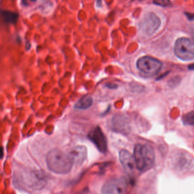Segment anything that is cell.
Listing matches in <instances>:
<instances>
[{
    "label": "cell",
    "instance_id": "1",
    "mask_svg": "<svg viewBox=\"0 0 194 194\" xmlns=\"http://www.w3.org/2000/svg\"><path fill=\"white\" fill-rule=\"evenodd\" d=\"M46 163L49 170L58 174H65L71 170L73 160L70 154L58 149L50 151L46 156Z\"/></svg>",
    "mask_w": 194,
    "mask_h": 194
},
{
    "label": "cell",
    "instance_id": "2",
    "mask_svg": "<svg viewBox=\"0 0 194 194\" xmlns=\"http://www.w3.org/2000/svg\"><path fill=\"white\" fill-rule=\"evenodd\" d=\"M134 158L137 169L141 172L149 170L155 163L153 148L147 144H138L134 149Z\"/></svg>",
    "mask_w": 194,
    "mask_h": 194
},
{
    "label": "cell",
    "instance_id": "3",
    "mask_svg": "<svg viewBox=\"0 0 194 194\" xmlns=\"http://www.w3.org/2000/svg\"><path fill=\"white\" fill-rule=\"evenodd\" d=\"M174 51L175 55L183 61L194 59V41L182 38L178 39L175 44Z\"/></svg>",
    "mask_w": 194,
    "mask_h": 194
},
{
    "label": "cell",
    "instance_id": "4",
    "mask_svg": "<svg viewBox=\"0 0 194 194\" xmlns=\"http://www.w3.org/2000/svg\"><path fill=\"white\" fill-rule=\"evenodd\" d=\"M162 64L159 60L149 56L142 57L138 60L137 67L145 75H155L162 68Z\"/></svg>",
    "mask_w": 194,
    "mask_h": 194
},
{
    "label": "cell",
    "instance_id": "5",
    "mask_svg": "<svg viewBox=\"0 0 194 194\" xmlns=\"http://www.w3.org/2000/svg\"><path fill=\"white\" fill-rule=\"evenodd\" d=\"M128 187L127 181L124 177L110 179L105 183L101 194H125Z\"/></svg>",
    "mask_w": 194,
    "mask_h": 194
},
{
    "label": "cell",
    "instance_id": "6",
    "mask_svg": "<svg viewBox=\"0 0 194 194\" xmlns=\"http://www.w3.org/2000/svg\"><path fill=\"white\" fill-rule=\"evenodd\" d=\"M160 24L159 18L155 14L151 13L144 17L140 24V28L144 34L151 35L157 30Z\"/></svg>",
    "mask_w": 194,
    "mask_h": 194
},
{
    "label": "cell",
    "instance_id": "7",
    "mask_svg": "<svg viewBox=\"0 0 194 194\" xmlns=\"http://www.w3.org/2000/svg\"><path fill=\"white\" fill-rule=\"evenodd\" d=\"M88 137L99 151L105 153L107 151V140L100 127L97 126L94 128L88 133Z\"/></svg>",
    "mask_w": 194,
    "mask_h": 194
},
{
    "label": "cell",
    "instance_id": "8",
    "mask_svg": "<svg viewBox=\"0 0 194 194\" xmlns=\"http://www.w3.org/2000/svg\"><path fill=\"white\" fill-rule=\"evenodd\" d=\"M119 159L126 173L129 175L133 174L137 168L133 156L129 151L122 149L119 153Z\"/></svg>",
    "mask_w": 194,
    "mask_h": 194
},
{
    "label": "cell",
    "instance_id": "9",
    "mask_svg": "<svg viewBox=\"0 0 194 194\" xmlns=\"http://www.w3.org/2000/svg\"><path fill=\"white\" fill-rule=\"evenodd\" d=\"M113 129L118 132L128 134L129 132L130 122L129 119L125 115L115 116L112 120Z\"/></svg>",
    "mask_w": 194,
    "mask_h": 194
},
{
    "label": "cell",
    "instance_id": "10",
    "mask_svg": "<svg viewBox=\"0 0 194 194\" xmlns=\"http://www.w3.org/2000/svg\"><path fill=\"white\" fill-rule=\"evenodd\" d=\"M175 167L179 170H185L191 167L193 165L192 159L188 155L180 154L175 159Z\"/></svg>",
    "mask_w": 194,
    "mask_h": 194
},
{
    "label": "cell",
    "instance_id": "11",
    "mask_svg": "<svg viewBox=\"0 0 194 194\" xmlns=\"http://www.w3.org/2000/svg\"><path fill=\"white\" fill-rule=\"evenodd\" d=\"M69 154L72 157L74 163H82L87 157V149L85 147H77L73 149Z\"/></svg>",
    "mask_w": 194,
    "mask_h": 194
},
{
    "label": "cell",
    "instance_id": "12",
    "mask_svg": "<svg viewBox=\"0 0 194 194\" xmlns=\"http://www.w3.org/2000/svg\"><path fill=\"white\" fill-rule=\"evenodd\" d=\"M93 104V98L89 96H85L79 99L75 104V108L79 110H86Z\"/></svg>",
    "mask_w": 194,
    "mask_h": 194
},
{
    "label": "cell",
    "instance_id": "13",
    "mask_svg": "<svg viewBox=\"0 0 194 194\" xmlns=\"http://www.w3.org/2000/svg\"><path fill=\"white\" fill-rule=\"evenodd\" d=\"M2 15L5 22L13 24H16L19 17V14L18 13L6 10L2 11Z\"/></svg>",
    "mask_w": 194,
    "mask_h": 194
},
{
    "label": "cell",
    "instance_id": "14",
    "mask_svg": "<svg viewBox=\"0 0 194 194\" xmlns=\"http://www.w3.org/2000/svg\"><path fill=\"white\" fill-rule=\"evenodd\" d=\"M182 121L185 124L194 125V111H192L183 116Z\"/></svg>",
    "mask_w": 194,
    "mask_h": 194
},
{
    "label": "cell",
    "instance_id": "15",
    "mask_svg": "<svg viewBox=\"0 0 194 194\" xmlns=\"http://www.w3.org/2000/svg\"><path fill=\"white\" fill-rule=\"evenodd\" d=\"M153 2L155 5L162 7H168L171 5L170 0H154Z\"/></svg>",
    "mask_w": 194,
    "mask_h": 194
},
{
    "label": "cell",
    "instance_id": "16",
    "mask_svg": "<svg viewBox=\"0 0 194 194\" xmlns=\"http://www.w3.org/2000/svg\"><path fill=\"white\" fill-rule=\"evenodd\" d=\"M180 82L179 79H177V77H174V79H172L169 82V85L170 87H175L177 86V85H178Z\"/></svg>",
    "mask_w": 194,
    "mask_h": 194
},
{
    "label": "cell",
    "instance_id": "17",
    "mask_svg": "<svg viewBox=\"0 0 194 194\" xmlns=\"http://www.w3.org/2000/svg\"><path fill=\"white\" fill-rule=\"evenodd\" d=\"M105 86L109 89H117L118 87V85L116 84H114V83H109L106 84L105 85Z\"/></svg>",
    "mask_w": 194,
    "mask_h": 194
},
{
    "label": "cell",
    "instance_id": "18",
    "mask_svg": "<svg viewBox=\"0 0 194 194\" xmlns=\"http://www.w3.org/2000/svg\"><path fill=\"white\" fill-rule=\"evenodd\" d=\"M186 16L187 17V18L190 20H194V14L189 13H186Z\"/></svg>",
    "mask_w": 194,
    "mask_h": 194
},
{
    "label": "cell",
    "instance_id": "19",
    "mask_svg": "<svg viewBox=\"0 0 194 194\" xmlns=\"http://www.w3.org/2000/svg\"><path fill=\"white\" fill-rule=\"evenodd\" d=\"M188 68L191 69V70H194V63L190 65V66L188 67Z\"/></svg>",
    "mask_w": 194,
    "mask_h": 194
},
{
    "label": "cell",
    "instance_id": "20",
    "mask_svg": "<svg viewBox=\"0 0 194 194\" xmlns=\"http://www.w3.org/2000/svg\"><path fill=\"white\" fill-rule=\"evenodd\" d=\"M192 38H193V39L194 41V27L192 29Z\"/></svg>",
    "mask_w": 194,
    "mask_h": 194
},
{
    "label": "cell",
    "instance_id": "21",
    "mask_svg": "<svg viewBox=\"0 0 194 194\" xmlns=\"http://www.w3.org/2000/svg\"><path fill=\"white\" fill-rule=\"evenodd\" d=\"M139 1H142V0H139Z\"/></svg>",
    "mask_w": 194,
    "mask_h": 194
}]
</instances>
